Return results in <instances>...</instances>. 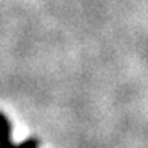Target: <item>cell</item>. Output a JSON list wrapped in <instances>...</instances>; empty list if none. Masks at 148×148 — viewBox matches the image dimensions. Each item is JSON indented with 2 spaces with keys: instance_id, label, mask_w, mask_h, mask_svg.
I'll return each mask as SVG.
<instances>
[{
  "instance_id": "cell-1",
  "label": "cell",
  "mask_w": 148,
  "mask_h": 148,
  "mask_svg": "<svg viewBox=\"0 0 148 148\" xmlns=\"http://www.w3.org/2000/svg\"><path fill=\"white\" fill-rule=\"evenodd\" d=\"M0 148H39L36 138L26 139L15 144L12 139V124L3 112H0Z\"/></svg>"
}]
</instances>
